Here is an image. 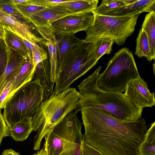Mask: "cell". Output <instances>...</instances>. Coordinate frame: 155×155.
<instances>
[{
    "mask_svg": "<svg viewBox=\"0 0 155 155\" xmlns=\"http://www.w3.org/2000/svg\"><path fill=\"white\" fill-rule=\"evenodd\" d=\"M35 26L44 39L43 45L48 48L50 56L51 81L55 83L58 72L56 35L50 26Z\"/></svg>",
    "mask_w": 155,
    "mask_h": 155,
    "instance_id": "11",
    "label": "cell"
},
{
    "mask_svg": "<svg viewBox=\"0 0 155 155\" xmlns=\"http://www.w3.org/2000/svg\"><path fill=\"white\" fill-rule=\"evenodd\" d=\"M33 155H46L44 149V147L43 148L36 153H34Z\"/></svg>",
    "mask_w": 155,
    "mask_h": 155,
    "instance_id": "37",
    "label": "cell"
},
{
    "mask_svg": "<svg viewBox=\"0 0 155 155\" xmlns=\"http://www.w3.org/2000/svg\"><path fill=\"white\" fill-rule=\"evenodd\" d=\"M136 42L134 54L139 58L145 57L148 61L151 62L153 59L148 37L146 33L141 29L139 31Z\"/></svg>",
    "mask_w": 155,
    "mask_h": 155,
    "instance_id": "23",
    "label": "cell"
},
{
    "mask_svg": "<svg viewBox=\"0 0 155 155\" xmlns=\"http://www.w3.org/2000/svg\"><path fill=\"white\" fill-rule=\"evenodd\" d=\"M76 115L72 111L70 112L53 130L64 139V151L61 155H81L84 136L81 131L82 124Z\"/></svg>",
    "mask_w": 155,
    "mask_h": 155,
    "instance_id": "8",
    "label": "cell"
},
{
    "mask_svg": "<svg viewBox=\"0 0 155 155\" xmlns=\"http://www.w3.org/2000/svg\"><path fill=\"white\" fill-rule=\"evenodd\" d=\"M4 31L2 26L0 25V39H4Z\"/></svg>",
    "mask_w": 155,
    "mask_h": 155,
    "instance_id": "38",
    "label": "cell"
},
{
    "mask_svg": "<svg viewBox=\"0 0 155 155\" xmlns=\"http://www.w3.org/2000/svg\"><path fill=\"white\" fill-rule=\"evenodd\" d=\"M136 0H103L99 6L92 13L98 15L114 9L133 3Z\"/></svg>",
    "mask_w": 155,
    "mask_h": 155,
    "instance_id": "25",
    "label": "cell"
},
{
    "mask_svg": "<svg viewBox=\"0 0 155 155\" xmlns=\"http://www.w3.org/2000/svg\"><path fill=\"white\" fill-rule=\"evenodd\" d=\"M155 0H136L135 2L114 9L101 15L123 16L140 15L143 12L155 13Z\"/></svg>",
    "mask_w": 155,
    "mask_h": 155,
    "instance_id": "14",
    "label": "cell"
},
{
    "mask_svg": "<svg viewBox=\"0 0 155 155\" xmlns=\"http://www.w3.org/2000/svg\"><path fill=\"white\" fill-rule=\"evenodd\" d=\"M80 111L85 142L104 155H138L139 146L147 130L144 119L129 121L100 109Z\"/></svg>",
    "mask_w": 155,
    "mask_h": 155,
    "instance_id": "1",
    "label": "cell"
},
{
    "mask_svg": "<svg viewBox=\"0 0 155 155\" xmlns=\"http://www.w3.org/2000/svg\"><path fill=\"white\" fill-rule=\"evenodd\" d=\"M35 71L32 58L28 55L25 56L19 70L12 83L9 99L21 87L32 81Z\"/></svg>",
    "mask_w": 155,
    "mask_h": 155,
    "instance_id": "16",
    "label": "cell"
},
{
    "mask_svg": "<svg viewBox=\"0 0 155 155\" xmlns=\"http://www.w3.org/2000/svg\"><path fill=\"white\" fill-rule=\"evenodd\" d=\"M94 19V15L91 12L71 14L53 22L50 26L56 35L75 34L81 31H85L92 25Z\"/></svg>",
    "mask_w": 155,
    "mask_h": 155,
    "instance_id": "9",
    "label": "cell"
},
{
    "mask_svg": "<svg viewBox=\"0 0 155 155\" xmlns=\"http://www.w3.org/2000/svg\"><path fill=\"white\" fill-rule=\"evenodd\" d=\"M8 61L6 45L4 39H0V77L4 73Z\"/></svg>",
    "mask_w": 155,
    "mask_h": 155,
    "instance_id": "30",
    "label": "cell"
},
{
    "mask_svg": "<svg viewBox=\"0 0 155 155\" xmlns=\"http://www.w3.org/2000/svg\"><path fill=\"white\" fill-rule=\"evenodd\" d=\"M10 136L16 141H23L33 131L31 119H25L14 124L9 129Z\"/></svg>",
    "mask_w": 155,
    "mask_h": 155,
    "instance_id": "21",
    "label": "cell"
},
{
    "mask_svg": "<svg viewBox=\"0 0 155 155\" xmlns=\"http://www.w3.org/2000/svg\"><path fill=\"white\" fill-rule=\"evenodd\" d=\"M2 155H20L19 153L11 149L5 150Z\"/></svg>",
    "mask_w": 155,
    "mask_h": 155,
    "instance_id": "35",
    "label": "cell"
},
{
    "mask_svg": "<svg viewBox=\"0 0 155 155\" xmlns=\"http://www.w3.org/2000/svg\"><path fill=\"white\" fill-rule=\"evenodd\" d=\"M97 0H68L60 4L65 7L71 14L92 12L97 7Z\"/></svg>",
    "mask_w": 155,
    "mask_h": 155,
    "instance_id": "20",
    "label": "cell"
},
{
    "mask_svg": "<svg viewBox=\"0 0 155 155\" xmlns=\"http://www.w3.org/2000/svg\"><path fill=\"white\" fill-rule=\"evenodd\" d=\"M2 25L12 28L25 40L34 45H43L44 39L36 35L32 31L30 26L23 24L2 10L0 11V25Z\"/></svg>",
    "mask_w": 155,
    "mask_h": 155,
    "instance_id": "13",
    "label": "cell"
},
{
    "mask_svg": "<svg viewBox=\"0 0 155 155\" xmlns=\"http://www.w3.org/2000/svg\"><path fill=\"white\" fill-rule=\"evenodd\" d=\"M41 45L35 44L31 48L32 58L34 67L35 68L40 62L47 59V53Z\"/></svg>",
    "mask_w": 155,
    "mask_h": 155,
    "instance_id": "28",
    "label": "cell"
},
{
    "mask_svg": "<svg viewBox=\"0 0 155 155\" xmlns=\"http://www.w3.org/2000/svg\"><path fill=\"white\" fill-rule=\"evenodd\" d=\"M0 8L6 13L14 17L23 24L30 26L29 24L31 23L30 20L18 10L11 0H0Z\"/></svg>",
    "mask_w": 155,
    "mask_h": 155,
    "instance_id": "26",
    "label": "cell"
},
{
    "mask_svg": "<svg viewBox=\"0 0 155 155\" xmlns=\"http://www.w3.org/2000/svg\"><path fill=\"white\" fill-rule=\"evenodd\" d=\"M140 77L132 52L126 48L116 52L98 75L97 84L102 90L123 92L130 80Z\"/></svg>",
    "mask_w": 155,
    "mask_h": 155,
    "instance_id": "6",
    "label": "cell"
},
{
    "mask_svg": "<svg viewBox=\"0 0 155 155\" xmlns=\"http://www.w3.org/2000/svg\"><path fill=\"white\" fill-rule=\"evenodd\" d=\"M13 80L8 83L0 95V109H1L4 108L6 102L9 99L11 85Z\"/></svg>",
    "mask_w": 155,
    "mask_h": 155,
    "instance_id": "34",
    "label": "cell"
},
{
    "mask_svg": "<svg viewBox=\"0 0 155 155\" xmlns=\"http://www.w3.org/2000/svg\"><path fill=\"white\" fill-rule=\"evenodd\" d=\"M148 36L153 60L155 58V13L147 14L141 26Z\"/></svg>",
    "mask_w": 155,
    "mask_h": 155,
    "instance_id": "24",
    "label": "cell"
},
{
    "mask_svg": "<svg viewBox=\"0 0 155 155\" xmlns=\"http://www.w3.org/2000/svg\"><path fill=\"white\" fill-rule=\"evenodd\" d=\"M46 155H61L64 151V140L52 130L44 137Z\"/></svg>",
    "mask_w": 155,
    "mask_h": 155,
    "instance_id": "19",
    "label": "cell"
},
{
    "mask_svg": "<svg viewBox=\"0 0 155 155\" xmlns=\"http://www.w3.org/2000/svg\"><path fill=\"white\" fill-rule=\"evenodd\" d=\"M4 31V40L6 45L10 49L24 57L28 55L27 47L12 28L2 25Z\"/></svg>",
    "mask_w": 155,
    "mask_h": 155,
    "instance_id": "18",
    "label": "cell"
},
{
    "mask_svg": "<svg viewBox=\"0 0 155 155\" xmlns=\"http://www.w3.org/2000/svg\"><path fill=\"white\" fill-rule=\"evenodd\" d=\"M94 41L95 42L96 46V54L98 59L103 55L110 54L112 51V47L114 43L112 38H102L97 39Z\"/></svg>",
    "mask_w": 155,
    "mask_h": 155,
    "instance_id": "27",
    "label": "cell"
},
{
    "mask_svg": "<svg viewBox=\"0 0 155 155\" xmlns=\"http://www.w3.org/2000/svg\"><path fill=\"white\" fill-rule=\"evenodd\" d=\"M6 47L7 63L4 73L0 77V95L8 83L15 79L24 57L10 49L7 45Z\"/></svg>",
    "mask_w": 155,
    "mask_h": 155,
    "instance_id": "15",
    "label": "cell"
},
{
    "mask_svg": "<svg viewBox=\"0 0 155 155\" xmlns=\"http://www.w3.org/2000/svg\"><path fill=\"white\" fill-rule=\"evenodd\" d=\"M81 155H104L96 149L85 142L82 141L81 146Z\"/></svg>",
    "mask_w": 155,
    "mask_h": 155,
    "instance_id": "32",
    "label": "cell"
},
{
    "mask_svg": "<svg viewBox=\"0 0 155 155\" xmlns=\"http://www.w3.org/2000/svg\"><path fill=\"white\" fill-rule=\"evenodd\" d=\"M68 0H27L28 4L35 5L46 7L57 5L68 1Z\"/></svg>",
    "mask_w": 155,
    "mask_h": 155,
    "instance_id": "31",
    "label": "cell"
},
{
    "mask_svg": "<svg viewBox=\"0 0 155 155\" xmlns=\"http://www.w3.org/2000/svg\"><path fill=\"white\" fill-rule=\"evenodd\" d=\"M0 109V146L3 138L10 135V131L5 121Z\"/></svg>",
    "mask_w": 155,
    "mask_h": 155,
    "instance_id": "33",
    "label": "cell"
},
{
    "mask_svg": "<svg viewBox=\"0 0 155 155\" xmlns=\"http://www.w3.org/2000/svg\"><path fill=\"white\" fill-rule=\"evenodd\" d=\"M124 92V95L137 108L151 107L155 104L154 92H150L140 77L129 81Z\"/></svg>",
    "mask_w": 155,
    "mask_h": 155,
    "instance_id": "10",
    "label": "cell"
},
{
    "mask_svg": "<svg viewBox=\"0 0 155 155\" xmlns=\"http://www.w3.org/2000/svg\"><path fill=\"white\" fill-rule=\"evenodd\" d=\"M26 0H11V1L13 4L16 5L25 2Z\"/></svg>",
    "mask_w": 155,
    "mask_h": 155,
    "instance_id": "36",
    "label": "cell"
},
{
    "mask_svg": "<svg viewBox=\"0 0 155 155\" xmlns=\"http://www.w3.org/2000/svg\"><path fill=\"white\" fill-rule=\"evenodd\" d=\"M43 88L38 78L25 84L8 99L3 116L9 129L25 119H31L43 100Z\"/></svg>",
    "mask_w": 155,
    "mask_h": 155,
    "instance_id": "5",
    "label": "cell"
},
{
    "mask_svg": "<svg viewBox=\"0 0 155 155\" xmlns=\"http://www.w3.org/2000/svg\"><path fill=\"white\" fill-rule=\"evenodd\" d=\"M2 9L1 8H0V11H2Z\"/></svg>",
    "mask_w": 155,
    "mask_h": 155,
    "instance_id": "39",
    "label": "cell"
},
{
    "mask_svg": "<svg viewBox=\"0 0 155 155\" xmlns=\"http://www.w3.org/2000/svg\"><path fill=\"white\" fill-rule=\"evenodd\" d=\"M93 14V23L85 31L86 36L83 41L93 42L99 38L107 37L113 39L119 46L123 45L133 34L140 15L118 16Z\"/></svg>",
    "mask_w": 155,
    "mask_h": 155,
    "instance_id": "7",
    "label": "cell"
},
{
    "mask_svg": "<svg viewBox=\"0 0 155 155\" xmlns=\"http://www.w3.org/2000/svg\"><path fill=\"white\" fill-rule=\"evenodd\" d=\"M81 96L75 88L69 87L43 100L31 119L33 131H38L34 140V150H39L42 138L67 114L77 108Z\"/></svg>",
    "mask_w": 155,
    "mask_h": 155,
    "instance_id": "3",
    "label": "cell"
},
{
    "mask_svg": "<svg viewBox=\"0 0 155 155\" xmlns=\"http://www.w3.org/2000/svg\"><path fill=\"white\" fill-rule=\"evenodd\" d=\"M95 41H83L76 46L60 67L54 93L58 94L69 87L76 80L84 75L97 63Z\"/></svg>",
    "mask_w": 155,
    "mask_h": 155,
    "instance_id": "4",
    "label": "cell"
},
{
    "mask_svg": "<svg viewBox=\"0 0 155 155\" xmlns=\"http://www.w3.org/2000/svg\"><path fill=\"white\" fill-rule=\"evenodd\" d=\"M26 2L15 5L18 10L28 19L32 15L43 9L46 7L28 4Z\"/></svg>",
    "mask_w": 155,
    "mask_h": 155,
    "instance_id": "29",
    "label": "cell"
},
{
    "mask_svg": "<svg viewBox=\"0 0 155 155\" xmlns=\"http://www.w3.org/2000/svg\"><path fill=\"white\" fill-rule=\"evenodd\" d=\"M138 155H155V122L147 130L138 149Z\"/></svg>",
    "mask_w": 155,
    "mask_h": 155,
    "instance_id": "22",
    "label": "cell"
},
{
    "mask_svg": "<svg viewBox=\"0 0 155 155\" xmlns=\"http://www.w3.org/2000/svg\"><path fill=\"white\" fill-rule=\"evenodd\" d=\"M101 66L78 86L81 95L77 114L83 108H93L106 111L117 119L135 121L141 119L143 108L137 107L123 92L107 91L99 88L97 78Z\"/></svg>",
    "mask_w": 155,
    "mask_h": 155,
    "instance_id": "2",
    "label": "cell"
},
{
    "mask_svg": "<svg viewBox=\"0 0 155 155\" xmlns=\"http://www.w3.org/2000/svg\"><path fill=\"white\" fill-rule=\"evenodd\" d=\"M70 14L65 7L59 4L46 7L28 19L34 26H50L53 22Z\"/></svg>",
    "mask_w": 155,
    "mask_h": 155,
    "instance_id": "12",
    "label": "cell"
},
{
    "mask_svg": "<svg viewBox=\"0 0 155 155\" xmlns=\"http://www.w3.org/2000/svg\"><path fill=\"white\" fill-rule=\"evenodd\" d=\"M56 38L59 70L71 51L76 46L82 42L83 39H80L72 33L60 34L56 35Z\"/></svg>",
    "mask_w": 155,
    "mask_h": 155,
    "instance_id": "17",
    "label": "cell"
}]
</instances>
